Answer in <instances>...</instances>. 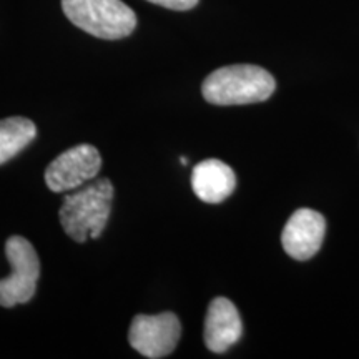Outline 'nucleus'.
Returning a JSON list of instances; mask_svg holds the SVG:
<instances>
[{"label":"nucleus","mask_w":359,"mask_h":359,"mask_svg":"<svg viewBox=\"0 0 359 359\" xmlns=\"http://www.w3.org/2000/svg\"><path fill=\"white\" fill-rule=\"evenodd\" d=\"M276 82L258 65H228L212 72L201 85L205 100L213 105H248L268 100Z\"/></svg>","instance_id":"nucleus-2"},{"label":"nucleus","mask_w":359,"mask_h":359,"mask_svg":"<svg viewBox=\"0 0 359 359\" xmlns=\"http://www.w3.org/2000/svg\"><path fill=\"white\" fill-rule=\"evenodd\" d=\"M114 195L109 178L93 180L65 195L58 217L67 235L77 243L100 238L110 218Z\"/></svg>","instance_id":"nucleus-1"},{"label":"nucleus","mask_w":359,"mask_h":359,"mask_svg":"<svg viewBox=\"0 0 359 359\" xmlns=\"http://www.w3.org/2000/svg\"><path fill=\"white\" fill-rule=\"evenodd\" d=\"M6 255L12 275L0 280V306L13 308L34 298L40 276V259L32 243L19 235L8 238Z\"/></svg>","instance_id":"nucleus-4"},{"label":"nucleus","mask_w":359,"mask_h":359,"mask_svg":"<svg viewBox=\"0 0 359 359\" xmlns=\"http://www.w3.org/2000/svg\"><path fill=\"white\" fill-rule=\"evenodd\" d=\"M102 170V155L93 145L82 143L60 154L45 170V183L55 193L77 190Z\"/></svg>","instance_id":"nucleus-6"},{"label":"nucleus","mask_w":359,"mask_h":359,"mask_svg":"<svg viewBox=\"0 0 359 359\" xmlns=\"http://www.w3.org/2000/svg\"><path fill=\"white\" fill-rule=\"evenodd\" d=\"M180 161H182L183 165H187V163H188V160H187V158H180Z\"/></svg>","instance_id":"nucleus-12"},{"label":"nucleus","mask_w":359,"mask_h":359,"mask_svg":"<svg viewBox=\"0 0 359 359\" xmlns=\"http://www.w3.org/2000/svg\"><path fill=\"white\" fill-rule=\"evenodd\" d=\"M191 188L205 203H222L235 191V172L219 160H205L193 168Z\"/></svg>","instance_id":"nucleus-9"},{"label":"nucleus","mask_w":359,"mask_h":359,"mask_svg":"<svg viewBox=\"0 0 359 359\" xmlns=\"http://www.w3.org/2000/svg\"><path fill=\"white\" fill-rule=\"evenodd\" d=\"M148 2L167 7L170 11H190L198 4V0H148Z\"/></svg>","instance_id":"nucleus-11"},{"label":"nucleus","mask_w":359,"mask_h":359,"mask_svg":"<svg viewBox=\"0 0 359 359\" xmlns=\"http://www.w3.org/2000/svg\"><path fill=\"white\" fill-rule=\"evenodd\" d=\"M72 24L103 40L128 37L137 27V15L122 0H62Z\"/></svg>","instance_id":"nucleus-3"},{"label":"nucleus","mask_w":359,"mask_h":359,"mask_svg":"<svg viewBox=\"0 0 359 359\" xmlns=\"http://www.w3.org/2000/svg\"><path fill=\"white\" fill-rule=\"evenodd\" d=\"M243 333L240 313L228 298L218 296L210 303L205 318V346L212 353H224Z\"/></svg>","instance_id":"nucleus-8"},{"label":"nucleus","mask_w":359,"mask_h":359,"mask_svg":"<svg viewBox=\"0 0 359 359\" xmlns=\"http://www.w3.org/2000/svg\"><path fill=\"white\" fill-rule=\"evenodd\" d=\"M37 137V127L24 116H11L0 120V165L6 163Z\"/></svg>","instance_id":"nucleus-10"},{"label":"nucleus","mask_w":359,"mask_h":359,"mask_svg":"<svg viewBox=\"0 0 359 359\" xmlns=\"http://www.w3.org/2000/svg\"><path fill=\"white\" fill-rule=\"evenodd\" d=\"M182 338V323L173 313L137 314L128 331V343L135 351L150 359L167 358Z\"/></svg>","instance_id":"nucleus-5"},{"label":"nucleus","mask_w":359,"mask_h":359,"mask_svg":"<svg viewBox=\"0 0 359 359\" xmlns=\"http://www.w3.org/2000/svg\"><path fill=\"white\" fill-rule=\"evenodd\" d=\"M326 219L321 213L299 208L291 215L281 233V243L291 258L304 262L318 253L325 240Z\"/></svg>","instance_id":"nucleus-7"}]
</instances>
